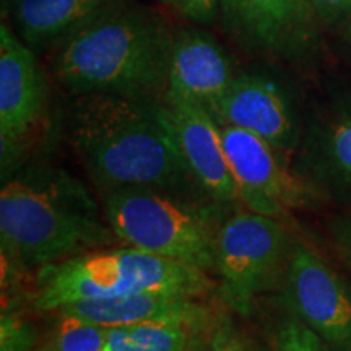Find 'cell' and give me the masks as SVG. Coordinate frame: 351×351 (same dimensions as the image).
Wrapping results in <instances>:
<instances>
[{
	"mask_svg": "<svg viewBox=\"0 0 351 351\" xmlns=\"http://www.w3.org/2000/svg\"><path fill=\"white\" fill-rule=\"evenodd\" d=\"M207 351H208V348H207Z\"/></svg>",
	"mask_w": 351,
	"mask_h": 351,
	"instance_id": "obj_26",
	"label": "cell"
},
{
	"mask_svg": "<svg viewBox=\"0 0 351 351\" xmlns=\"http://www.w3.org/2000/svg\"><path fill=\"white\" fill-rule=\"evenodd\" d=\"M285 296L293 314L333 351H351V293L339 275L309 245L289 252Z\"/></svg>",
	"mask_w": 351,
	"mask_h": 351,
	"instance_id": "obj_8",
	"label": "cell"
},
{
	"mask_svg": "<svg viewBox=\"0 0 351 351\" xmlns=\"http://www.w3.org/2000/svg\"><path fill=\"white\" fill-rule=\"evenodd\" d=\"M291 241L269 215L236 210L221 223L215 251L219 295L236 314L249 315L257 298L285 274Z\"/></svg>",
	"mask_w": 351,
	"mask_h": 351,
	"instance_id": "obj_6",
	"label": "cell"
},
{
	"mask_svg": "<svg viewBox=\"0 0 351 351\" xmlns=\"http://www.w3.org/2000/svg\"><path fill=\"white\" fill-rule=\"evenodd\" d=\"M36 343L33 327L15 315H2V351H33Z\"/></svg>",
	"mask_w": 351,
	"mask_h": 351,
	"instance_id": "obj_20",
	"label": "cell"
},
{
	"mask_svg": "<svg viewBox=\"0 0 351 351\" xmlns=\"http://www.w3.org/2000/svg\"><path fill=\"white\" fill-rule=\"evenodd\" d=\"M234 77L231 57L212 34L184 29L176 34L163 99L191 101L213 116Z\"/></svg>",
	"mask_w": 351,
	"mask_h": 351,
	"instance_id": "obj_12",
	"label": "cell"
},
{
	"mask_svg": "<svg viewBox=\"0 0 351 351\" xmlns=\"http://www.w3.org/2000/svg\"><path fill=\"white\" fill-rule=\"evenodd\" d=\"M33 351H44V350H33Z\"/></svg>",
	"mask_w": 351,
	"mask_h": 351,
	"instance_id": "obj_25",
	"label": "cell"
},
{
	"mask_svg": "<svg viewBox=\"0 0 351 351\" xmlns=\"http://www.w3.org/2000/svg\"><path fill=\"white\" fill-rule=\"evenodd\" d=\"M276 351H330L328 345L296 315L287 319L275 335Z\"/></svg>",
	"mask_w": 351,
	"mask_h": 351,
	"instance_id": "obj_18",
	"label": "cell"
},
{
	"mask_svg": "<svg viewBox=\"0 0 351 351\" xmlns=\"http://www.w3.org/2000/svg\"><path fill=\"white\" fill-rule=\"evenodd\" d=\"M108 328L77 315L59 313L51 341L44 351H103Z\"/></svg>",
	"mask_w": 351,
	"mask_h": 351,
	"instance_id": "obj_17",
	"label": "cell"
},
{
	"mask_svg": "<svg viewBox=\"0 0 351 351\" xmlns=\"http://www.w3.org/2000/svg\"><path fill=\"white\" fill-rule=\"evenodd\" d=\"M69 140L103 194L156 189L212 202L184 160L165 101L78 95L70 106Z\"/></svg>",
	"mask_w": 351,
	"mask_h": 351,
	"instance_id": "obj_1",
	"label": "cell"
},
{
	"mask_svg": "<svg viewBox=\"0 0 351 351\" xmlns=\"http://www.w3.org/2000/svg\"><path fill=\"white\" fill-rule=\"evenodd\" d=\"M111 0H12V20L29 47L54 44L99 13Z\"/></svg>",
	"mask_w": 351,
	"mask_h": 351,
	"instance_id": "obj_15",
	"label": "cell"
},
{
	"mask_svg": "<svg viewBox=\"0 0 351 351\" xmlns=\"http://www.w3.org/2000/svg\"><path fill=\"white\" fill-rule=\"evenodd\" d=\"M343 252L351 267V231L346 234V238H343Z\"/></svg>",
	"mask_w": 351,
	"mask_h": 351,
	"instance_id": "obj_24",
	"label": "cell"
},
{
	"mask_svg": "<svg viewBox=\"0 0 351 351\" xmlns=\"http://www.w3.org/2000/svg\"><path fill=\"white\" fill-rule=\"evenodd\" d=\"M176 34L161 15L130 0H111L57 44L54 73L72 95H166Z\"/></svg>",
	"mask_w": 351,
	"mask_h": 351,
	"instance_id": "obj_2",
	"label": "cell"
},
{
	"mask_svg": "<svg viewBox=\"0 0 351 351\" xmlns=\"http://www.w3.org/2000/svg\"><path fill=\"white\" fill-rule=\"evenodd\" d=\"M311 2L315 13L326 20H333L351 10V0H311Z\"/></svg>",
	"mask_w": 351,
	"mask_h": 351,
	"instance_id": "obj_23",
	"label": "cell"
},
{
	"mask_svg": "<svg viewBox=\"0 0 351 351\" xmlns=\"http://www.w3.org/2000/svg\"><path fill=\"white\" fill-rule=\"evenodd\" d=\"M213 117L219 125L252 132L280 152L291 147L295 138V124L287 98L274 82L261 75H236Z\"/></svg>",
	"mask_w": 351,
	"mask_h": 351,
	"instance_id": "obj_13",
	"label": "cell"
},
{
	"mask_svg": "<svg viewBox=\"0 0 351 351\" xmlns=\"http://www.w3.org/2000/svg\"><path fill=\"white\" fill-rule=\"evenodd\" d=\"M207 271L124 245L98 249L38 270L33 304L57 313L78 301L104 300L142 291L199 298L212 293Z\"/></svg>",
	"mask_w": 351,
	"mask_h": 351,
	"instance_id": "obj_4",
	"label": "cell"
},
{
	"mask_svg": "<svg viewBox=\"0 0 351 351\" xmlns=\"http://www.w3.org/2000/svg\"><path fill=\"white\" fill-rule=\"evenodd\" d=\"M326 150L333 171L351 184V114L332 125L327 135Z\"/></svg>",
	"mask_w": 351,
	"mask_h": 351,
	"instance_id": "obj_19",
	"label": "cell"
},
{
	"mask_svg": "<svg viewBox=\"0 0 351 351\" xmlns=\"http://www.w3.org/2000/svg\"><path fill=\"white\" fill-rule=\"evenodd\" d=\"M0 236L3 252L39 269L117 239L98 205L70 179L8 181L0 192Z\"/></svg>",
	"mask_w": 351,
	"mask_h": 351,
	"instance_id": "obj_3",
	"label": "cell"
},
{
	"mask_svg": "<svg viewBox=\"0 0 351 351\" xmlns=\"http://www.w3.org/2000/svg\"><path fill=\"white\" fill-rule=\"evenodd\" d=\"M104 219L125 245L215 274L221 223L208 200L156 189H119L103 194Z\"/></svg>",
	"mask_w": 351,
	"mask_h": 351,
	"instance_id": "obj_5",
	"label": "cell"
},
{
	"mask_svg": "<svg viewBox=\"0 0 351 351\" xmlns=\"http://www.w3.org/2000/svg\"><path fill=\"white\" fill-rule=\"evenodd\" d=\"M194 23L207 25L218 16V0H160Z\"/></svg>",
	"mask_w": 351,
	"mask_h": 351,
	"instance_id": "obj_22",
	"label": "cell"
},
{
	"mask_svg": "<svg viewBox=\"0 0 351 351\" xmlns=\"http://www.w3.org/2000/svg\"><path fill=\"white\" fill-rule=\"evenodd\" d=\"M221 138L241 205L278 218L287 208L309 207L313 189L285 165L280 150L252 132L221 125Z\"/></svg>",
	"mask_w": 351,
	"mask_h": 351,
	"instance_id": "obj_7",
	"label": "cell"
},
{
	"mask_svg": "<svg viewBox=\"0 0 351 351\" xmlns=\"http://www.w3.org/2000/svg\"><path fill=\"white\" fill-rule=\"evenodd\" d=\"M208 351H256L228 320L215 324L208 335Z\"/></svg>",
	"mask_w": 351,
	"mask_h": 351,
	"instance_id": "obj_21",
	"label": "cell"
},
{
	"mask_svg": "<svg viewBox=\"0 0 351 351\" xmlns=\"http://www.w3.org/2000/svg\"><path fill=\"white\" fill-rule=\"evenodd\" d=\"M57 313L77 315L104 327L132 326L147 322H178L212 330L213 315L199 298L142 291L132 295L78 301Z\"/></svg>",
	"mask_w": 351,
	"mask_h": 351,
	"instance_id": "obj_14",
	"label": "cell"
},
{
	"mask_svg": "<svg viewBox=\"0 0 351 351\" xmlns=\"http://www.w3.org/2000/svg\"><path fill=\"white\" fill-rule=\"evenodd\" d=\"M47 104V83L32 47L0 26V142L3 161L33 135Z\"/></svg>",
	"mask_w": 351,
	"mask_h": 351,
	"instance_id": "obj_9",
	"label": "cell"
},
{
	"mask_svg": "<svg viewBox=\"0 0 351 351\" xmlns=\"http://www.w3.org/2000/svg\"><path fill=\"white\" fill-rule=\"evenodd\" d=\"M314 13L311 0H218L226 33L247 49L276 54L309 39Z\"/></svg>",
	"mask_w": 351,
	"mask_h": 351,
	"instance_id": "obj_11",
	"label": "cell"
},
{
	"mask_svg": "<svg viewBox=\"0 0 351 351\" xmlns=\"http://www.w3.org/2000/svg\"><path fill=\"white\" fill-rule=\"evenodd\" d=\"M205 330L178 322H147L109 327L103 351H207Z\"/></svg>",
	"mask_w": 351,
	"mask_h": 351,
	"instance_id": "obj_16",
	"label": "cell"
},
{
	"mask_svg": "<svg viewBox=\"0 0 351 351\" xmlns=\"http://www.w3.org/2000/svg\"><path fill=\"white\" fill-rule=\"evenodd\" d=\"M163 101L184 160L202 192L221 208L241 207L218 121L212 112L191 101Z\"/></svg>",
	"mask_w": 351,
	"mask_h": 351,
	"instance_id": "obj_10",
	"label": "cell"
}]
</instances>
